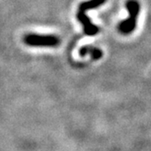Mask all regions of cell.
<instances>
[{
    "mask_svg": "<svg viewBox=\"0 0 151 151\" xmlns=\"http://www.w3.org/2000/svg\"><path fill=\"white\" fill-rule=\"evenodd\" d=\"M86 13H87L86 10L78 8V12H77V18L83 26L84 33L87 36L93 37V36H95V35H96L99 33V27H96V25H94L91 22L90 18L87 16V14H86Z\"/></svg>",
    "mask_w": 151,
    "mask_h": 151,
    "instance_id": "cell-3",
    "label": "cell"
},
{
    "mask_svg": "<svg viewBox=\"0 0 151 151\" xmlns=\"http://www.w3.org/2000/svg\"><path fill=\"white\" fill-rule=\"evenodd\" d=\"M79 55H80V57H85L87 55H90V57L93 59L96 60V59H99L102 58L103 53L98 47H95L92 46H84L79 49Z\"/></svg>",
    "mask_w": 151,
    "mask_h": 151,
    "instance_id": "cell-4",
    "label": "cell"
},
{
    "mask_svg": "<svg viewBox=\"0 0 151 151\" xmlns=\"http://www.w3.org/2000/svg\"><path fill=\"white\" fill-rule=\"evenodd\" d=\"M24 43L29 47H56L59 46L60 39L54 35L27 34L24 37Z\"/></svg>",
    "mask_w": 151,
    "mask_h": 151,
    "instance_id": "cell-2",
    "label": "cell"
},
{
    "mask_svg": "<svg viewBox=\"0 0 151 151\" xmlns=\"http://www.w3.org/2000/svg\"><path fill=\"white\" fill-rule=\"evenodd\" d=\"M126 7L128 12V17L118 25V30L123 35H128L135 30L137 27V19L140 10L139 3L137 0H128L126 4Z\"/></svg>",
    "mask_w": 151,
    "mask_h": 151,
    "instance_id": "cell-1",
    "label": "cell"
}]
</instances>
